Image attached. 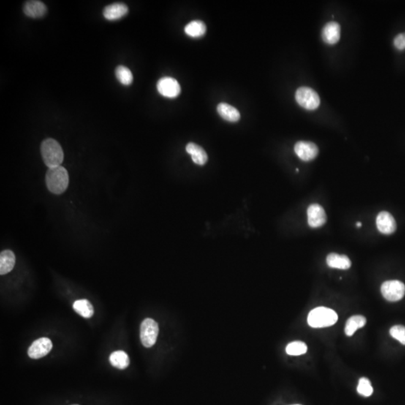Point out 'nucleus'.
Instances as JSON below:
<instances>
[{
	"label": "nucleus",
	"instance_id": "nucleus-4",
	"mask_svg": "<svg viewBox=\"0 0 405 405\" xmlns=\"http://www.w3.org/2000/svg\"><path fill=\"white\" fill-rule=\"evenodd\" d=\"M295 98L302 107L308 110H316L321 103L317 93L309 87H300L296 92Z\"/></svg>",
	"mask_w": 405,
	"mask_h": 405
},
{
	"label": "nucleus",
	"instance_id": "nucleus-14",
	"mask_svg": "<svg viewBox=\"0 0 405 405\" xmlns=\"http://www.w3.org/2000/svg\"><path fill=\"white\" fill-rule=\"evenodd\" d=\"M23 12L31 18H40L47 13V7L42 2L32 0L25 3Z\"/></svg>",
	"mask_w": 405,
	"mask_h": 405
},
{
	"label": "nucleus",
	"instance_id": "nucleus-1",
	"mask_svg": "<svg viewBox=\"0 0 405 405\" xmlns=\"http://www.w3.org/2000/svg\"><path fill=\"white\" fill-rule=\"evenodd\" d=\"M46 186L50 192L61 194L66 191L69 184L67 170L63 166L49 168L45 176Z\"/></svg>",
	"mask_w": 405,
	"mask_h": 405
},
{
	"label": "nucleus",
	"instance_id": "nucleus-5",
	"mask_svg": "<svg viewBox=\"0 0 405 405\" xmlns=\"http://www.w3.org/2000/svg\"><path fill=\"white\" fill-rule=\"evenodd\" d=\"M159 329L157 323L153 319H147L140 325V340L146 348H151L156 344Z\"/></svg>",
	"mask_w": 405,
	"mask_h": 405
},
{
	"label": "nucleus",
	"instance_id": "nucleus-2",
	"mask_svg": "<svg viewBox=\"0 0 405 405\" xmlns=\"http://www.w3.org/2000/svg\"><path fill=\"white\" fill-rule=\"evenodd\" d=\"M41 153L44 164L49 168L61 166L64 160L63 148L60 143L54 139L48 138L44 140L41 145Z\"/></svg>",
	"mask_w": 405,
	"mask_h": 405
},
{
	"label": "nucleus",
	"instance_id": "nucleus-3",
	"mask_svg": "<svg viewBox=\"0 0 405 405\" xmlns=\"http://www.w3.org/2000/svg\"><path fill=\"white\" fill-rule=\"evenodd\" d=\"M338 321V314L331 308L317 307L310 311L308 324L313 328L331 327Z\"/></svg>",
	"mask_w": 405,
	"mask_h": 405
},
{
	"label": "nucleus",
	"instance_id": "nucleus-18",
	"mask_svg": "<svg viewBox=\"0 0 405 405\" xmlns=\"http://www.w3.org/2000/svg\"><path fill=\"white\" fill-rule=\"evenodd\" d=\"M327 264L329 267L339 270H348L351 267V261L346 255L331 253L327 257Z\"/></svg>",
	"mask_w": 405,
	"mask_h": 405
},
{
	"label": "nucleus",
	"instance_id": "nucleus-12",
	"mask_svg": "<svg viewBox=\"0 0 405 405\" xmlns=\"http://www.w3.org/2000/svg\"><path fill=\"white\" fill-rule=\"evenodd\" d=\"M129 8L124 3H113L106 6L103 11V15L107 20H120L127 15Z\"/></svg>",
	"mask_w": 405,
	"mask_h": 405
},
{
	"label": "nucleus",
	"instance_id": "nucleus-21",
	"mask_svg": "<svg viewBox=\"0 0 405 405\" xmlns=\"http://www.w3.org/2000/svg\"><path fill=\"white\" fill-rule=\"evenodd\" d=\"M185 33L188 36L193 38H200L205 35L207 32V26L205 23L200 20H193L186 25L185 27Z\"/></svg>",
	"mask_w": 405,
	"mask_h": 405
},
{
	"label": "nucleus",
	"instance_id": "nucleus-9",
	"mask_svg": "<svg viewBox=\"0 0 405 405\" xmlns=\"http://www.w3.org/2000/svg\"><path fill=\"white\" fill-rule=\"evenodd\" d=\"M294 151L300 159L309 161L319 155V148L312 142L299 141L294 146Z\"/></svg>",
	"mask_w": 405,
	"mask_h": 405
},
{
	"label": "nucleus",
	"instance_id": "nucleus-8",
	"mask_svg": "<svg viewBox=\"0 0 405 405\" xmlns=\"http://www.w3.org/2000/svg\"><path fill=\"white\" fill-rule=\"evenodd\" d=\"M53 348L51 340L48 338H39L33 341L28 350V355L30 358L37 360L47 356Z\"/></svg>",
	"mask_w": 405,
	"mask_h": 405
},
{
	"label": "nucleus",
	"instance_id": "nucleus-30",
	"mask_svg": "<svg viewBox=\"0 0 405 405\" xmlns=\"http://www.w3.org/2000/svg\"><path fill=\"white\" fill-rule=\"evenodd\" d=\"M73 405H78V404H73Z\"/></svg>",
	"mask_w": 405,
	"mask_h": 405
},
{
	"label": "nucleus",
	"instance_id": "nucleus-6",
	"mask_svg": "<svg viewBox=\"0 0 405 405\" xmlns=\"http://www.w3.org/2000/svg\"><path fill=\"white\" fill-rule=\"evenodd\" d=\"M381 293L383 297L388 301H399L404 297L405 285L404 283L397 280L387 281L381 286Z\"/></svg>",
	"mask_w": 405,
	"mask_h": 405
},
{
	"label": "nucleus",
	"instance_id": "nucleus-27",
	"mask_svg": "<svg viewBox=\"0 0 405 405\" xmlns=\"http://www.w3.org/2000/svg\"><path fill=\"white\" fill-rule=\"evenodd\" d=\"M394 45L398 50H403L405 49V33L398 34L394 39Z\"/></svg>",
	"mask_w": 405,
	"mask_h": 405
},
{
	"label": "nucleus",
	"instance_id": "nucleus-29",
	"mask_svg": "<svg viewBox=\"0 0 405 405\" xmlns=\"http://www.w3.org/2000/svg\"><path fill=\"white\" fill-rule=\"evenodd\" d=\"M294 405H300V404H294Z\"/></svg>",
	"mask_w": 405,
	"mask_h": 405
},
{
	"label": "nucleus",
	"instance_id": "nucleus-23",
	"mask_svg": "<svg viewBox=\"0 0 405 405\" xmlns=\"http://www.w3.org/2000/svg\"><path fill=\"white\" fill-rule=\"evenodd\" d=\"M117 80L125 86H129L133 81V74L126 66H119L115 71Z\"/></svg>",
	"mask_w": 405,
	"mask_h": 405
},
{
	"label": "nucleus",
	"instance_id": "nucleus-7",
	"mask_svg": "<svg viewBox=\"0 0 405 405\" xmlns=\"http://www.w3.org/2000/svg\"><path fill=\"white\" fill-rule=\"evenodd\" d=\"M157 90L161 96L173 99L180 94L181 87L176 79L170 77H164L158 81Z\"/></svg>",
	"mask_w": 405,
	"mask_h": 405
},
{
	"label": "nucleus",
	"instance_id": "nucleus-16",
	"mask_svg": "<svg viewBox=\"0 0 405 405\" xmlns=\"http://www.w3.org/2000/svg\"><path fill=\"white\" fill-rule=\"evenodd\" d=\"M217 111L221 118L230 122V123H236L240 120V112L237 108L230 104H226V103H220L217 107Z\"/></svg>",
	"mask_w": 405,
	"mask_h": 405
},
{
	"label": "nucleus",
	"instance_id": "nucleus-26",
	"mask_svg": "<svg viewBox=\"0 0 405 405\" xmlns=\"http://www.w3.org/2000/svg\"><path fill=\"white\" fill-rule=\"evenodd\" d=\"M390 333L392 338L398 340L400 343L405 345V327L395 325L390 329Z\"/></svg>",
	"mask_w": 405,
	"mask_h": 405
},
{
	"label": "nucleus",
	"instance_id": "nucleus-25",
	"mask_svg": "<svg viewBox=\"0 0 405 405\" xmlns=\"http://www.w3.org/2000/svg\"><path fill=\"white\" fill-rule=\"evenodd\" d=\"M357 392L363 396L368 397L372 395L373 388L371 387V382L366 378H360L359 381L358 387H357Z\"/></svg>",
	"mask_w": 405,
	"mask_h": 405
},
{
	"label": "nucleus",
	"instance_id": "nucleus-10",
	"mask_svg": "<svg viewBox=\"0 0 405 405\" xmlns=\"http://www.w3.org/2000/svg\"><path fill=\"white\" fill-rule=\"evenodd\" d=\"M308 223L313 228L321 227L327 221V215L324 208L317 204H313L308 207L307 210Z\"/></svg>",
	"mask_w": 405,
	"mask_h": 405
},
{
	"label": "nucleus",
	"instance_id": "nucleus-17",
	"mask_svg": "<svg viewBox=\"0 0 405 405\" xmlns=\"http://www.w3.org/2000/svg\"><path fill=\"white\" fill-rule=\"evenodd\" d=\"M186 152L191 155V159L195 164L204 165L208 159L207 153L200 146L194 143H188L186 147Z\"/></svg>",
	"mask_w": 405,
	"mask_h": 405
},
{
	"label": "nucleus",
	"instance_id": "nucleus-24",
	"mask_svg": "<svg viewBox=\"0 0 405 405\" xmlns=\"http://www.w3.org/2000/svg\"><path fill=\"white\" fill-rule=\"evenodd\" d=\"M307 350H308V348L303 341H294V342L290 343L287 346L286 352L288 355L300 356L305 354L307 352Z\"/></svg>",
	"mask_w": 405,
	"mask_h": 405
},
{
	"label": "nucleus",
	"instance_id": "nucleus-28",
	"mask_svg": "<svg viewBox=\"0 0 405 405\" xmlns=\"http://www.w3.org/2000/svg\"><path fill=\"white\" fill-rule=\"evenodd\" d=\"M357 227H361V223H360V222H357Z\"/></svg>",
	"mask_w": 405,
	"mask_h": 405
},
{
	"label": "nucleus",
	"instance_id": "nucleus-20",
	"mask_svg": "<svg viewBox=\"0 0 405 405\" xmlns=\"http://www.w3.org/2000/svg\"><path fill=\"white\" fill-rule=\"evenodd\" d=\"M110 362L115 368L126 369L130 364L129 356L123 351H117L110 354Z\"/></svg>",
	"mask_w": 405,
	"mask_h": 405
},
{
	"label": "nucleus",
	"instance_id": "nucleus-22",
	"mask_svg": "<svg viewBox=\"0 0 405 405\" xmlns=\"http://www.w3.org/2000/svg\"><path fill=\"white\" fill-rule=\"evenodd\" d=\"M365 324H366V319L363 316H353L348 320L344 332L348 336H351L358 329L362 328Z\"/></svg>",
	"mask_w": 405,
	"mask_h": 405
},
{
	"label": "nucleus",
	"instance_id": "nucleus-15",
	"mask_svg": "<svg viewBox=\"0 0 405 405\" xmlns=\"http://www.w3.org/2000/svg\"><path fill=\"white\" fill-rule=\"evenodd\" d=\"M16 263L15 254L11 250H5L0 254V275H3L10 273Z\"/></svg>",
	"mask_w": 405,
	"mask_h": 405
},
{
	"label": "nucleus",
	"instance_id": "nucleus-11",
	"mask_svg": "<svg viewBox=\"0 0 405 405\" xmlns=\"http://www.w3.org/2000/svg\"><path fill=\"white\" fill-rule=\"evenodd\" d=\"M376 224L378 230L386 235L393 234L396 230L395 218L388 212L380 213L377 217Z\"/></svg>",
	"mask_w": 405,
	"mask_h": 405
},
{
	"label": "nucleus",
	"instance_id": "nucleus-19",
	"mask_svg": "<svg viewBox=\"0 0 405 405\" xmlns=\"http://www.w3.org/2000/svg\"><path fill=\"white\" fill-rule=\"evenodd\" d=\"M74 311L84 319H90L94 314V308L87 300H78L73 304Z\"/></svg>",
	"mask_w": 405,
	"mask_h": 405
},
{
	"label": "nucleus",
	"instance_id": "nucleus-13",
	"mask_svg": "<svg viewBox=\"0 0 405 405\" xmlns=\"http://www.w3.org/2000/svg\"><path fill=\"white\" fill-rule=\"evenodd\" d=\"M341 37V27L336 22H329L322 30V39L325 43L335 44Z\"/></svg>",
	"mask_w": 405,
	"mask_h": 405
}]
</instances>
